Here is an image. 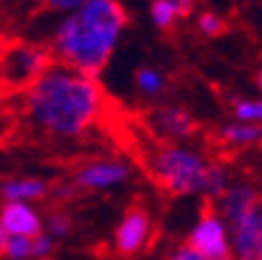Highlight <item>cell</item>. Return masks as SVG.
I'll list each match as a JSON object with an SVG mask.
<instances>
[{
    "mask_svg": "<svg viewBox=\"0 0 262 260\" xmlns=\"http://www.w3.org/2000/svg\"><path fill=\"white\" fill-rule=\"evenodd\" d=\"M171 7H173L176 16L178 19H185V16H190L192 12H194V5H196V0H169Z\"/></svg>",
    "mask_w": 262,
    "mask_h": 260,
    "instance_id": "24",
    "label": "cell"
},
{
    "mask_svg": "<svg viewBox=\"0 0 262 260\" xmlns=\"http://www.w3.org/2000/svg\"><path fill=\"white\" fill-rule=\"evenodd\" d=\"M152 119H155V127H157L159 134H164L173 143L187 141L196 131L194 117L187 110L178 108V106H162V108L155 110Z\"/></svg>",
    "mask_w": 262,
    "mask_h": 260,
    "instance_id": "11",
    "label": "cell"
},
{
    "mask_svg": "<svg viewBox=\"0 0 262 260\" xmlns=\"http://www.w3.org/2000/svg\"><path fill=\"white\" fill-rule=\"evenodd\" d=\"M206 159L192 148L169 143L152 155V173L157 183L176 197L202 195L208 171Z\"/></svg>",
    "mask_w": 262,
    "mask_h": 260,
    "instance_id": "3",
    "label": "cell"
},
{
    "mask_svg": "<svg viewBox=\"0 0 262 260\" xmlns=\"http://www.w3.org/2000/svg\"><path fill=\"white\" fill-rule=\"evenodd\" d=\"M220 136L227 146H255L262 141V127L246 125V122H232L220 129Z\"/></svg>",
    "mask_w": 262,
    "mask_h": 260,
    "instance_id": "13",
    "label": "cell"
},
{
    "mask_svg": "<svg viewBox=\"0 0 262 260\" xmlns=\"http://www.w3.org/2000/svg\"><path fill=\"white\" fill-rule=\"evenodd\" d=\"M45 7L52 12H63V14H68V12L77 10L80 5H84L87 0H42Z\"/></svg>",
    "mask_w": 262,
    "mask_h": 260,
    "instance_id": "22",
    "label": "cell"
},
{
    "mask_svg": "<svg viewBox=\"0 0 262 260\" xmlns=\"http://www.w3.org/2000/svg\"><path fill=\"white\" fill-rule=\"evenodd\" d=\"M73 221L66 211H52L47 218H42V232L49 234L52 239H61L66 234H71Z\"/></svg>",
    "mask_w": 262,
    "mask_h": 260,
    "instance_id": "17",
    "label": "cell"
},
{
    "mask_svg": "<svg viewBox=\"0 0 262 260\" xmlns=\"http://www.w3.org/2000/svg\"><path fill=\"white\" fill-rule=\"evenodd\" d=\"M124 26L126 12L117 0H87L61 19L49 52L73 71L96 77L113 56Z\"/></svg>",
    "mask_w": 262,
    "mask_h": 260,
    "instance_id": "2",
    "label": "cell"
},
{
    "mask_svg": "<svg viewBox=\"0 0 262 260\" xmlns=\"http://www.w3.org/2000/svg\"><path fill=\"white\" fill-rule=\"evenodd\" d=\"M260 206V192L253 188L251 183H229V188L225 190V195L218 199L220 218L225 221V225L234 228L236 223H241L244 218H248L251 213H255Z\"/></svg>",
    "mask_w": 262,
    "mask_h": 260,
    "instance_id": "8",
    "label": "cell"
},
{
    "mask_svg": "<svg viewBox=\"0 0 262 260\" xmlns=\"http://www.w3.org/2000/svg\"><path fill=\"white\" fill-rule=\"evenodd\" d=\"M166 260H206L199 251H194L190 244H180V246H176L173 251L169 253V258Z\"/></svg>",
    "mask_w": 262,
    "mask_h": 260,
    "instance_id": "23",
    "label": "cell"
},
{
    "mask_svg": "<svg viewBox=\"0 0 262 260\" xmlns=\"http://www.w3.org/2000/svg\"><path fill=\"white\" fill-rule=\"evenodd\" d=\"M152 232L150 216L143 211L141 206H131L129 211L122 216L120 225L115 230V249L120 255H136L145 249L147 239Z\"/></svg>",
    "mask_w": 262,
    "mask_h": 260,
    "instance_id": "7",
    "label": "cell"
},
{
    "mask_svg": "<svg viewBox=\"0 0 262 260\" xmlns=\"http://www.w3.org/2000/svg\"><path fill=\"white\" fill-rule=\"evenodd\" d=\"M229 173L225 167H220V164H208V171H206V181H204V190L202 195L206 197V199L211 202H218L220 197L225 195V190L229 188Z\"/></svg>",
    "mask_w": 262,
    "mask_h": 260,
    "instance_id": "14",
    "label": "cell"
},
{
    "mask_svg": "<svg viewBox=\"0 0 262 260\" xmlns=\"http://www.w3.org/2000/svg\"><path fill=\"white\" fill-rule=\"evenodd\" d=\"M52 66V52L40 45H19L0 59V77L12 87H28Z\"/></svg>",
    "mask_w": 262,
    "mask_h": 260,
    "instance_id": "4",
    "label": "cell"
},
{
    "mask_svg": "<svg viewBox=\"0 0 262 260\" xmlns=\"http://www.w3.org/2000/svg\"><path fill=\"white\" fill-rule=\"evenodd\" d=\"M255 85H257V89L262 92V68L257 71V75H255Z\"/></svg>",
    "mask_w": 262,
    "mask_h": 260,
    "instance_id": "26",
    "label": "cell"
},
{
    "mask_svg": "<svg viewBox=\"0 0 262 260\" xmlns=\"http://www.w3.org/2000/svg\"><path fill=\"white\" fill-rule=\"evenodd\" d=\"M232 260H262V209L229 228Z\"/></svg>",
    "mask_w": 262,
    "mask_h": 260,
    "instance_id": "9",
    "label": "cell"
},
{
    "mask_svg": "<svg viewBox=\"0 0 262 260\" xmlns=\"http://www.w3.org/2000/svg\"><path fill=\"white\" fill-rule=\"evenodd\" d=\"M129 176L131 169L122 159H94V162L77 169L73 185L77 190L98 192V190H110L115 185H122Z\"/></svg>",
    "mask_w": 262,
    "mask_h": 260,
    "instance_id": "6",
    "label": "cell"
},
{
    "mask_svg": "<svg viewBox=\"0 0 262 260\" xmlns=\"http://www.w3.org/2000/svg\"><path fill=\"white\" fill-rule=\"evenodd\" d=\"M7 260H33V239L28 237H10L3 251Z\"/></svg>",
    "mask_w": 262,
    "mask_h": 260,
    "instance_id": "18",
    "label": "cell"
},
{
    "mask_svg": "<svg viewBox=\"0 0 262 260\" xmlns=\"http://www.w3.org/2000/svg\"><path fill=\"white\" fill-rule=\"evenodd\" d=\"M0 225L10 237H28L42 232V216L33 204L21 202H5L0 206Z\"/></svg>",
    "mask_w": 262,
    "mask_h": 260,
    "instance_id": "10",
    "label": "cell"
},
{
    "mask_svg": "<svg viewBox=\"0 0 262 260\" xmlns=\"http://www.w3.org/2000/svg\"><path fill=\"white\" fill-rule=\"evenodd\" d=\"M164 85H166V80H164V75L157 68H141V71L136 73V87L145 96H157V94H162Z\"/></svg>",
    "mask_w": 262,
    "mask_h": 260,
    "instance_id": "16",
    "label": "cell"
},
{
    "mask_svg": "<svg viewBox=\"0 0 262 260\" xmlns=\"http://www.w3.org/2000/svg\"><path fill=\"white\" fill-rule=\"evenodd\" d=\"M185 244H190L194 251H199L206 260H232L229 230L213 206L204 209L202 216L196 218Z\"/></svg>",
    "mask_w": 262,
    "mask_h": 260,
    "instance_id": "5",
    "label": "cell"
},
{
    "mask_svg": "<svg viewBox=\"0 0 262 260\" xmlns=\"http://www.w3.org/2000/svg\"><path fill=\"white\" fill-rule=\"evenodd\" d=\"M54 239L49 237V234L40 232L33 237V260H47L52 258V253H54Z\"/></svg>",
    "mask_w": 262,
    "mask_h": 260,
    "instance_id": "21",
    "label": "cell"
},
{
    "mask_svg": "<svg viewBox=\"0 0 262 260\" xmlns=\"http://www.w3.org/2000/svg\"><path fill=\"white\" fill-rule=\"evenodd\" d=\"M49 183L42 178H33V176H19V178H10L0 185V195L5 202H21V204H31L42 197H47Z\"/></svg>",
    "mask_w": 262,
    "mask_h": 260,
    "instance_id": "12",
    "label": "cell"
},
{
    "mask_svg": "<svg viewBox=\"0 0 262 260\" xmlns=\"http://www.w3.org/2000/svg\"><path fill=\"white\" fill-rule=\"evenodd\" d=\"M236 122L262 127V98H241L234 103Z\"/></svg>",
    "mask_w": 262,
    "mask_h": 260,
    "instance_id": "15",
    "label": "cell"
},
{
    "mask_svg": "<svg viewBox=\"0 0 262 260\" xmlns=\"http://www.w3.org/2000/svg\"><path fill=\"white\" fill-rule=\"evenodd\" d=\"M196 28H199L206 38H218L220 33L225 31V22H223V16L213 14V12H204V14L196 19Z\"/></svg>",
    "mask_w": 262,
    "mask_h": 260,
    "instance_id": "20",
    "label": "cell"
},
{
    "mask_svg": "<svg viewBox=\"0 0 262 260\" xmlns=\"http://www.w3.org/2000/svg\"><path fill=\"white\" fill-rule=\"evenodd\" d=\"M150 14H152L155 26L162 28V31H169V28L176 24V19H178L169 0H155L152 7H150Z\"/></svg>",
    "mask_w": 262,
    "mask_h": 260,
    "instance_id": "19",
    "label": "cell"
},
{
    "mask_svg": "<svg viewBox=\"0 0 262 260\" xmlns=\"http://www.w3.org/2000/svg\"><path fill=\"white\" fill-rule=\"evenodd\" d=\"M7 239H10V234H7L5 230H3V225H0V255H3V251H5Z\"/></svg>",
    "mask_w": 262,
    "mask_h": 260,
    "instance_id": "25",
    "label": "cell"
},
{
    "mask_svg": "<svg viewBox=\"0 0 262 260\" xmlns=\"http://www.w3.org/2000/svg\"><path fill=\"white\" fill-rule=\"evenodd\" d=\"M103 96L96 77H87L63 64H52L24 92V110L42 134L77 138L101 115Z\"/></svg>",
    "mask_w": 262,
    "mask_h": 260,
    "instance_id": "1",
    "label": "cell"
}]
</instances>
